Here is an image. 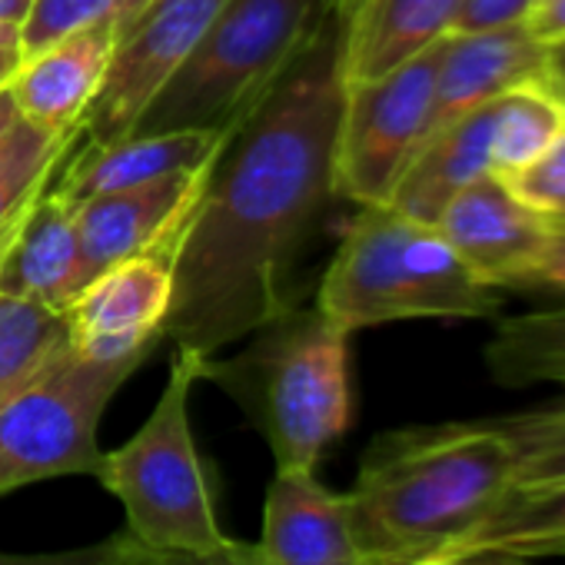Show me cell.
Returning <instances> with one entry per match:
<instances>
[{"label":"cell","instance_id":"cell-40","mask_svg":"<svg viewBox=\"0 0 565 565\" xmlns=\"http://www.w3.org/2000/svg\"><path fill=\"white\" fill-rule=\"evenodd\" d=\"M522 565H529V562H522Z\"/></svg>","mask_w":565,"mask_h":565},{"label":"cell","instance_id":"cell-4","mask_svg":"<svg viewBox=\"0 0 565 565\" xmlns=\"http://www.w3.org/2000/svg\"><path fill=\"white\" fill-rule=\"evenodd\" d=\"M502 303L436 226L390 203L360 206L317 294V310L347 333L399 320H492Z\"/></svg>","mask_w":565,"mask_h":565},{"label":"cell","instance_id":"cell-2","mask_svg":"<svg viewBox=\"0 0 565 565\" xmlns=\"http://www.w3.org/2000/svg\"><path fill=\"white\" fill-rule=\"evenodd\" d=\"M515 482V449L495 419L403 426L376 436L347 492L366 565L456 552Z\"/></svg>","mask_w":565,"mask_h":565},{"label":"cell","instance_id":"cell-1","mask_svg":"<svg viewBox=\"0 0 565 565\" xmlns=\"http://www.w3.org/2000/svg\"><path fill=\"white\" fill-rule=\"evenodd\" d=\"M340 4L213 160L173 259L163 337L216 356L297 307L294 269L333 196Z\"/></svg>","mask_w":565,"mask_h":565},{"label":"cell","instance_id":"cell-20","mask_svg":"<svg viewBox=\"0 0 565 565\" xmlns=\"http://www.w3.org/2000/svg\"><path fill=\"white\" fill-rule=\"evenodd\" d=\"M505 552L512 558L565 555V479L512 486L489 519L456 552Z\"/></svg>","mask_w":565,"mask_h":565},{"label":"cell","instance_id":"cell-25","mask_svg":"<svg viewBox=\"0 0 565 565\" xmlns=\"http://www.w3.org/2000/svg\"><path fill=\"white\" fill-rule=\"evenodd\" d=\"M147 4L150 0H34L21 24V57L100 24L127 31Z\"/></svg>","mask_w":565,"mask_h":565},{"label":"cell","instance_id":"cell-11","mask_svg":"<svg viewBox=\"0 0 565 565\" xmlns=\"http://www.w3.org/2000/svg\"><path fill=\"white\" fill-rule=\"evenodd\" d=\"M177 243L137 253L94 282L64 310L71 350L90 360L150 356L163 340V323L173 303Z\"/></svg>","mask_w":565,"mask_h":565},{"label":"cell","instance_id":"cell-24","mask_svg":"<svg viewBox=\"0 0 565 565\" xmlns=\"http://www.w3.org/2000/svg\"><path fill=\"white\" fill-rule=\"evenodd\" d=\"M84 130L71 134H47L28 120H21L0 150V226H8L61 170L71 150L81 143Z\"/></svg>","mask_w":565,"mask_h":565},{"label":"cell","instance_id":"cell-35","mask_svg":"<svg viewBox=\"0 0 565 565\" xmlns=\"http://www.w3.org/2000/svg\"><path fill=\"white\" fill-rule=\"evenodd\" d=\"M44 190H47V186H44ZM44 190H41V193H44ZM41 193H38V196H41ZM38 196H34V200H38ZM34 200H31V203H28V206H24V210H21V213H18V216H14L11 223H8V226H0V266H4V259H8V253H11V246H14L18 233H21V226L28 223V216H31V206H34Z\"/></svg>","mask_w":565,"mask_h":565},{"label":"cell","instance_id":"cell-31","mask_svg":"<svg viewBox=\"0 0 565 565\" xmlns=\"http://www.w3.org/2000/svg\"><path fill=\"white\" fill-rule=\"evenodd\" d=\"M522 287H552V290H565V223L552 226L548 243L542 246L539 259L532 263L529 276Z\"/></svg>","mask_w":565,"mask_h":565},{"label":"cell","instance_id":"cell-22","mask_svg":"<svg viewBox=\"0 0 565 565\" xmlns=\"http://www.w3.org/2000/svg\"><path fill=\"white\" fill-rule=\"evenodd\" d=\"M558 137H565V84L555 67H548L495 97L489 173H505L529 163Z\"/></svg>","mask_w":565,"mask_h":565},{"label":"cell","instance_id":"cell-26","mask_svg":"<svg viewBox=\"0 0 565 565\" xmlns=\"http://www.w3.org/2000/svg\"><path fill=\"white\" fill-rule=\"evenodd\" d=\"M495 423L515 449L512 486H542L565 479V403L499 416Z\"/></svg>","mask_w":565,"mask_h":565},{"label":"cell","instance_id":"cell-36","mask_svg":"<svg viewBox=\"0 0 565 565\" xmlns=\"http://www.w3.org/2000/svg\"><path fill=\"white\" fill-rule=\"evenodd\" d=\"M31 4H34V0H0V21L21 28L24 18L31 14Z\"/></svg>","mask_w":565,"mask_h":565},{"label":"cell","instance_id":"cell-33","mask_svg":"<svg viewBox=\"0 0 565 565\" xmlns=\"http://www.w3.org/2000/svg\"><path fill=\"white\" fill-rule=\"evenodd\" d=\"M406 565H522V558H512L505 552H443V555H429L419 562H406Z\"/></svg>","mask_w":565,"mask_h":565},{"label":"cell","instance_id":"cell-28","mask_svg":"<svg viewBox=\"0 0 565 565\" xmlns=\"http://www.w3.org/2000/svg\"><path fill=\"white\" fill-rule=\"evenodd\" d=\"M150 555L153 548H147L130 529H124L104 542L67 552H0V565H143Z\"/></svg>","mask_w":565,"mask_h":565},{"label":"cell","instance_id":"cell-32","mask_svg":"<svg viewBox=\"0 0 565 565\" xmlns=\"http://www.w3.org/2000/svg\"><path fill=\"white\" fill-rule=\"evenodd\" d=\"M522 24L548 51L565 44V0H535Z\"/></svg>","mask_w":565,"mask_h":565},{"label":"cell","instance_id":"cell-7","mask_svg":"<svg viewBox=\"0 0 565 565\" xmlns=\"http://www.w3.org/2000/svg\"><path fill=\"white\" fill-rule=\"evenodd\" d=\"M143 360H90L71 350L0 406V499L57 476H94L104 456L100 416Z\"/></svg>","mask_w":565,"mask_h":565},{"label":"cell","instance_id":"cell-9","mask_svg":"<svg viewBox=\"0 0 565 565\" xmlns=\"http://www.w3.org/2000/svg\"><path fill=\"white\" fill-rule=\"evenodd\" d=\"M223 4L226 0H150L110 54L104 84L81 120L84 140L130 137L153 97L200 47Z\"/></svg>","mask_w":565,"mask_h":565},{"label":"cell","instance_id":"cell-10","mask_svg":"<svg viewBox=\"0 0 565 565\" xmlns=\"http://www.w3.org/2000/svg\"><path fill=\"white\" fill-rule=\"evenodd\" d=\"M213 160L137 186L97 193L74 210V226H77L74 300L84 294L87 282H94L110 266L137 253L180 243L186 216L206 186Z\"/></svg>","mask_w":565,"mask_h":565},{"label":"cell","instance_id":"cell-12","mask_svg":"<svg viewBox=\"0 0 565 565\" xmlns=\"http://www.w3.org/2000/svg\"><path fill=\"white\" fill-rule=\"evenodd\" d=\"M552 220L522 206L492 173L462 186L436 220L443 239L489 287H522L552 236Z\"/></svg>","mask_w":565,"mask_h":565},{"label":"cell","instance_id":"cell-15","mask_svg":"<svg viewBox=\"0 0 565 565\" xmlns=\"http://www.w3.org/2000/svg\"><path fill=\"white\" fill-rule=\"evenodd\" d=\"M548 67H552L548 47L539 44L525 31V24L476 31V34H449L436 74L426 140Z\"/></svg>","mask_w":565,"mask_h":565},{"label":"cell","instance_id":"cell-8","mask_svg":"<svg viewBox=\"0 0 565 565\" xmlns=\"http://www.w3.org/2000/svg\"><path fill=\"white\" fill-rule=\"evenodd\" d=\"M446 38L376 81L343 84L333 150V196L353 200L356 206L390 203L403 170L429 134Z\"/></svg>","mask_w":565,"mask_h":565},{"label":"cell","instance_id":"cell-14","mask_svg":"<svg viewBox=\"0 0 565 565\" xmlns=\"http://www.w3.org/2000/svg\"><path fill=\"white\" fill-rule=\"evenodd\" d=\"M233 137V130H163V134H130L124 140L110 143H81L71 150V157L61 163V170L51 180V196H57L64 206L77 210L84 200L124 186H137L177 170L200 167L213 160L223 143Z\"/></svg>","mask_w":565,"mask_h":565},{"label":"cell","instance_id":"cell-13","mask_svg":"<svg viewBox=\"0 0 565 565\" xmlns=\"http://www.w3.org/2000/svg\"><path fill=\"white\" fill-rule=\"evenodd\" d=\"M256 545L266 565H366L347 492L323 486L317 469H276Z\"/></svg>","mask_w":565,"mask_h":565},{"label":"cell","instance_id":"cell-38","mask_svg":"<svg viewBox=\"0 0 565 565\" xmlns=\"http://www.w3.org/2000/svg\"><path fill=\"white\" fill-rule=\"evenodd\" d=\"M18 64H21V54H4V51H0V87H8V81L14 77Z\"/></svg>","mask_w":565,"mask_h":565},{"label":"cell","instance_id":"cell-23","mask_svg":"<svg viewBox=\"0 0 565 565\" xmlns=\"http://www.w3.org/2000/svg\"><path fill=\"white\" fill-rule=\"evenodd\" d=\"M71 353L67 313L0 294V406Z\"/></svg>","mask_w":565,"mask_h":565},{"label":"cell","instance_id":"cell-37","mask_svg":"<svg viewBox=\"0 0 565 565\" xmlns=\"http://www.w3.org/2000/svg\"><path fill=\"white\" fill-rule=\"evenodd\" d=\"M0 51L4 54H21V28L0 21Z\"/></svg>","mask_w":565,"mask_h":565},{"label":"cell","instance_id":"cell-6","mask_svg":"<svg viewBox=\"0 0 565 565\" xmlns=\"http://www.w3.org/2000/svg\"><path fill=\"white\" fill-rule=\"evenodd\" d=\"M200 363L203 356L177 347L153 413L124 446L104 452L94 472L120 499L127 529L153 552H206L230 539L216 515V476L190 426Z\"/></svg>","mask_w":565,"mask_h":565},{"label":"cell","instance_id":"cell-27","mask_svg":"<svg viewBox=\"0 0 565 565\" xmlns=\"http://www.w3.org/2000/svg\"><path fill=\"white\" fill-rule=\"evenodd\" d=\"M522 206L548 216L552 223H565V137L545 147L529 163L492 173Z\"/></svg>","mask_w":565,"mask_h":565},{"label":"cell","instance_id":"cell-18","mask_svg":"<svg viewBox=\"0 0 565 565\" xmlns=\"http://www.w3.org/2000/svg\"><path fill=\"white\" fill-rule=\"evenodd\" d=\"M492 130L495 100L433 134L403 170L390 206L416 223L436 226L446 203L492 170Z\"/></svg>","mask_w":565,"mask_h":565},{"label":"cell","instance_id":"cell-29","mask_svg":"<svg viewBox=\"0 0 565 565\" xmlns=\"http://www.w3.org/2000/svg\"><path fill=\"white\" fill-rule=\"evenodd\" d=\"M535 0H462L449 34H476L522 24Z\"/></svg>","mask_w":565,"mask_h":565},{"label":"cell","instance_id":"cell-30","mask_svg":"<svg viewBox=\"0 0 565 565\" xmlns=\"http://www.w3.org/2000/svg\"><path fill=\"white\" fill-rule=\"evenodd\" d=\"M143 565H266L256 542L226 539L206 552H153Z\"/></svg>","mask_w":565,"mask_h":565},{"label":"cell","instance_id":"cell-34","mask_svg":"<svg viewBox=\"0 0 565 565\" xmlns=\"http://www.w3.org/2000/svg\"><path fill=\"white\" fill-rule=\"evenodd\" d=\"M18 124H21V114L14 107V97H11L8 87H0V150L8 147V140H11Z\"/></svg>","mask_w":565,"mask_h":565},{"label":"cell","instance_id":"cell-21","mask_svg":"<svg viewBox=\"0 0 565 565\" xmlns=\"http://www.w3.org/2000/svg\"><path fill=\"white\" fill-rule=\"evenodd\" d=\"M486 366L505 390H565V303L502 320L486 343Z\"/></svg>","mask_w":565,"mask_h":565},{"label":"cell","instance_id":"cell-39","mask_svg":"<svg viewBox=\"0 0 565 565\" xmlns=\"http://www.w3.org/2000/svg\"><path fill=\"white\" fill-rule=\"evenodd\" d=\"M548 54H552V67H555V74H558V77H562V84H565V44L552 47Z\"/></svg>","mask_w":565,"mask_h":565},{"label":"cell","instance_id":"cell-19","mask_svg":"<svg viewBox=\"0 0 565 565\" xmlns=\"http://www.w3.org/2000/svg\"><path fill=\"white\" fill-rule=\"evenodd\" d=\"M74 269H77L74 210L64 206L57 196H51V190H44L34 200L31 216L21 226L4 266H0V294L67 310L74 303Z\"/></svg>","mask_w":565,"mask_h":565},{"label":"cell","instance_id":"cell-3","mask_svg":"<svg viewBox=\"0 0 565 565\" xmlns=\"http://www.w3.org/2000/svg\"><path fill=\"white\" fill-rule=\"evenodd\" d=\"M350 337L317 307H294L246 337L233 356H206L216 383L269 446L276 469H317L353 416Z\"/></svg>","mask_w":565,"mask_h":565},{"label":"cell","instance_id":"cell-16","mask_svg":"<svg viewBox=\"0 0 565 565\" xmlns=\"http://www.w3.org/2000/svg\"><path fill=\"white\" fill-rule=\"evenodd\" d=\"M120 34V28L100 24L71 34L41 54L21 57L14 77L8 81L21 120L57 137L77 130L104 84Z\"/></svg>","mask_w":565,"mask_h":565},{"label":"cell","instance_id":"cell-17","mask_svg":"<svg viewBox=\"0 0 565 565\" xmlns=\"http://www.w3.org/2000/svg\"><path fill=\"white\" fill-rule=\"evenodd\" d=\"M462 0H340V74L363 84L449 34Z\"/></svg>","mask_w":565,"mask_h":565},{"label":"cell","instance_id":"cell-5","mask_svg":"<svg viewBox=\"0 0 565 565\" xmlns=\"http://www.w3.org/2000/svg\"><path fill=\"white\" fill-rule=\"evenodd\" d=\"M337 4L340 0H226L134 134L236 130Z\"/></svg>","mask_w":565,"mask_h":565}]
</instances>
